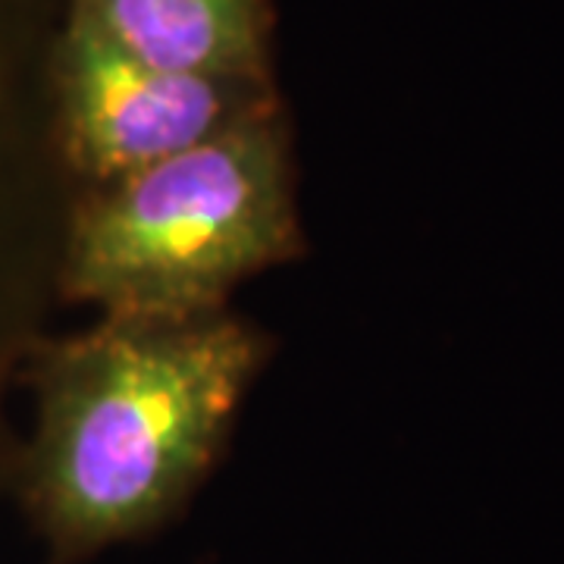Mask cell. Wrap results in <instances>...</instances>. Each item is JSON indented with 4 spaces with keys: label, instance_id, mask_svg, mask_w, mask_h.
I'll return each instance as SVG.
<instances>
[{
    "label": "cell",
    "instance_id": "cell-3",
    "mask_svg": "<svg viewBox=\"0 0 564 564\" xmlns=\"http://www.w3.org/2000/svg\"><path fill=\"white\" fill-rule=\"evenodd\" d=\"M54 144L82 188L139 173L276 107L267 82L173 73L132 57L69 7L54 44Z\"/></svg>",
    "mask_w": 564,
    "mask_h": 564
},
{
    "label": "cell",
    "instance_id": "cell-2",
    "mask_svg": "<svg viewBox=\"0 0 564 564\" xmlns=\"http://www.w3.org/2000/svg\"><path fill=\"white\" fill-rule=\"evenodd\" d=\"M302 251L276 107L122 180L82 188L57 258L63 299L101 317L188 321Z\"/></svg>",
    "mask_w": 564,
    "mask_h": 564
},
{
    "label": "cell",
    "instance_id": "cell-4",
    "mask_svg": "<svg viewBox=\"0 0 564 564\" xmlns=\"http://www.w3.org/2000/svg\"><path fill=\"white\" fill-rule=\"evenodd\" d=\"M132 57L188 76L267 82L261 0H73Z\"/></svg>",
    "mask_w": 564,
    "mask_h": 564
},
{
    "label": "cell",
    "instance_id": "cell-5",
    "mask_svg": "<svg viewBox=\"0 0 564 564\" xmlns=\"http://www.w3.org/2000/svg\"><path fill=\"white\" fill-rule=\"evenodd\" d=\"M7 348H10V345H3V343H0V358H3V351H7Z\"/></svg>",
    "mask_w": 564,
    "mask_h": 564
},
{
    "label": "cell",
    "instance_id": "cell-1",
    "mask_svg": "<svg viewBox=\"0 0 564 564\" xmlns=\"http://www.w3.org/2000/svg\"><path fill=\"white\" fill-rule=\"evenodd\" d=\"M263 361V333L229 307L188 321L101 317L35 345V430L17 480L51 555L85 562L176 518Z\"/></svg>",
    "mask_w": 564,
    "mask_h": 564
}]
</instances>
